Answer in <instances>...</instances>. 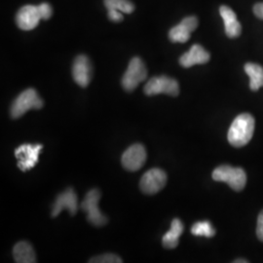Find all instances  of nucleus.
<instances>
[{
  "label": "nucleus",
  "mask_w": 263,
  "mask_h": 263,
  "mask_svg": "<svg viewBox=\"0 0 263 263\" xmlns=\"http://www.w3.org/2000/svg\"><path fill=\"white\" fill-rule=\"evenodd\" d=\"M254 118L249 113L237 116L228 131V141L234 147H243L248 144L254 136Z\"/></svg>",
  "instance_id": "1"
},
{
  "label": "nucleus",
  "mask_w": 263,
  "mask_h": 263,
  "mask_svg": "<svg viewBox=\"0 0 263 263\" xmlns=\"http://www.w3.org/2000/svg\"><path fill=\"white\" fill-rule=\"evenodd\" d=\"M44 105L43 101L38 96L37 92L30 88L24 91L15 99L11 105V116L14 119L22 117L30 109H40Z\"/></svg>",
  "instance_id": "2"
},
{
  "label": "nucleus",
  "mask_w": 263,
  "mask_h": 263,
  "mask_svg": "<svg viewBox=\"0 0 263 263\" xmlns=\"http://www.w3.org/2000/svg\"><path fill=\"white\" fill-rule=\"evenodd\" d=\"M213 179L226 182L235 191H242L247 183V175L242 168H234L229 165H221L213 172Z\"/></svg>",
  "instance_id": "3"
},
{
  "label": "nucleus",
  "mask_w": 263,
  "mask_h": 263,
  "mask_svg": "<svg viewBox=\"0 0 263 263\" xmlns=\"http://www.w3.org/2000/svg\"><path fill=\"white\" fill-rule=\"evenodd\" d=\"M101 198V193L99 189H91L85 195L84 200L82 201L80 208L84 211L87 215V220L97 227L104 226L107 223L106 216L102 214L99 209V201Z\"/></svg>",
  "instance_id": "4"
},
{
  "label": "nucleus",
  "mask_w": 263,
  "mask_h": 263,
  "mask_svg": "<svg viewBox=\"0 0 263 263\" xmlns=\"http://www.w3.org/2000/svg\"><path fill=\"white\" fill-rule=\"evenodd\" d=\"M147 77V69L141 58L135 57L129 63L128 68L122 77L123 88L127 92L134 91Z\"/></svg>",
  "instance_id": "5"
},
{
  "label": "nucleus",
  "mask_w": 263,
  "mask_h": 263,
  "mask_svg": "<svg viewBox=\"0 0 263 263\" xmlns=\"http://www.w3.org/2000/svg\"><path fill=\"white\" fill-rule=\"evenodd\" d=\"M143 92L147 96L166 94L177 97L179 94V83L168 76H155L145 84Z\"/></svg>",
  "instance_id": "6"
},
{
  "label": "nucleus",
  "mask_w": 263,
  "mask_h": 263,
  "mask_svg": "<svg viewBox=\"0 0 263 263\" xmlns=\"http://www.w3.org/2000/svg\"><path fill=\"white\" fill-rule=\"evenodd\" d=\"M167 183V175L163 170L154 168L147 171L141 179L140 187L145 194H156L165 187Z\"/></svg>",
  "instance_id": "7"
},
{
  "label": "nucleus",
  "mask_w": 263,
  "mask_h": 263,
  "mask_svg": "<svg viewBox=\"0 0 263 263\" xmlns=\"http://www.w3.org/2000/svg\"><path fill=\"white\" fill-rule=\"evenodd\" d=\"M43 148L42 144H22L15 151L18 168L23 172L32 169L38 162V156Z\"/></svg>",
  "instance_id": "8"
},
{
  "label": "nucleus",
  "mask_w": 263,
  "mask_h": 263,
  "mask_svg": "<svg viewBox=\"0 0 263 263\" xmlns=\"http://www.w3.org/2000/svg\"><path fill=\"white\" fill-rule=\"evenodd\" d=\"M123 167L130 172L141 169L146 161V151L141 143H136L130 146L123 153Z\"/></svg>",
  "instance_id": "9"
},
{
  "label": "nucleus",
  "mask_w": 263,
  "mask_h": 263,
  "mask_svg": "<svg viewBox=\"0 0 263 263\" xmlns=\"http://www.w3.org/2000/svg\"><path fill=\"white\" fill-rule=\"evenodd\" d=\"M65 209L68 210L71 216H76L78 211V199L72 188H67L64 192L58 195L52 206L51 215L53 217H56Z\"/></svg>",
  "instance_id": "10"
},
{
  "label": "nucleus",
  "mask_w": 263,
  "mask_h": 263,
  "mask_svg": "<svg viewBox=\"0 0 263 263\" xmlns=\"http://www.w3.org/2000/svg\"><path fill=\"white\" fill-rule=\"evenodd\" d=\"M198 19L195 16H189L182 20L178 26L171 28L169 38L175 43H185L190 38L191 33L197 28Z\"/></svg>",
  "instance_id": "11"
},
{
  "label": "nucleus",
  "mask_w": 263,
  "mask_h": 263,
  "mask_svg": "<svg viewBox=\"0 0 263 263\" xmlns=\"http://www.w3.org/2000/svg\"><path fill=\"white\" fill-rule=\"evenodd\" d=\"M72 77L77 84L85 88L91 82L92 66L85 55L76 57L72 65Z\"/></svg>",
  "instance_id": "12"
},
{
  "label": "nucleus",
  "mask_w": 263,
  "mask_h": 263,
  "mask_svg": "<svg viewBox=\"0 0 263 263\" xmlns=\"http://www.w3.org/2000/svg\"><path fill=\"white\" fill-rule=\"evenodd\" d=\"M41 19L38 6L26 5L18 11L16 15L17 26L23 30H31L36 28Z\"/></svg>",
  "instance_id": "13"
},
{
  "label": "nucleus",
  "mask_w": 263,
  "mask_h": 263,
  "mask_svg": "<svg viewBox=\"0 0 263 263\" xmlns=\"http://www.w3.org/2000/svg\"><path fill=\"white\" fill-rule=\"evenodd\" d=\"M211 59L210 53L199 44H195L190 50L179 58L180 66L188 68L195 65H204Z\"/></svg>",
  "instance_id": "14"
},
{
  "label": "nucleus",
  "mask_w": 263,
  "mask_h": 263,
  "mask_svg": "<svg viewBox=\"0 0 263 263\" xmlns=\"http://www.w3.org/2000/svg\"><path fill=\"white\" fill-rule=\"evenodd\" d=\"M221 18L224 21L226 35L229 38H236L240 36L242 32V27L240 22L237 19L235 12L230 7L222 5L219 8Z\"/></svg>",
  "instance_id": "15"
},
{
  "label": "nucleus",
  "mask_w": 263,
  "mask_h": 263,
  "mask_svg": "<svg viewBox=\"0 0 263 263\" xmlns=\"http://www.w3.org/2000/svg\"><path fill=\"white\" fill-rule=\"evenodd\" d=\"M183 224L179 218H175L172 221L171 229L163 236L162 238V244L166 249H176L179 245V238L183 232Z\"/></svg>",
  "instance_id": "16"
},
{
  "label": "nucleus",
  "mask_w": 263,
  "mask_h": 263,
  "mask_svg": "<svg viewBox=\"0 0 263 263\" xmlns=\"http://www.w3.org/2000/svg\"><path fill=\"white\" fill-rule=\"evenodd\" d=\"M13 256L18 263L36 262V255L33 248L28 242H19L13 249Z\"/></svg>",
  "instance_id": "17"
},
{
  "label": "nucleus",
  "mask_w": 263,
  "mask_h": 263,
  "mask_svg": "<svg viewBox=\"0 0 263 263\" xmlns=\"http://www.w3.org/2000/svg\"><path fill=\"white\" fill-rule=\"evenodd\" d=\"M245 71L250 76V88L252 91H257L263 87V67L257 64L248 63L245 65Z\"/></svg>",
  "instance_id": "18"
},
{
  "label": "nucleus",
  "mask_w": 263,
  "mask_h": 263,
  "mask_svg": "<svg viewBox=\"0 0 263 263\" xmlns=\"http://www.w3.org/2000/svg\"><path fill=\"white\" fill-rule=\"evenodd\" d=\"M104 5L107 10H119L126 14H131L135 10V5L130 0H104Z\"/></svg>",
  "instance_id": "19"
},
{
  "label": "nucleus",
  "mask_w": 263,
  "mask_h": 263,
  "mask_svg": "<svg viewBox=\"0 0 263 263\" xmlns=\"http://www.w3.org/2000/svg\"><path fill=\"white\" fill-rule=\"evenodd\" d=\"M191 233L194 236H204L211 238L216 234V230L210 221H199L191 228Z\"/></svg>",
  "instance_id": "20"
},
{
  "label": "nucleus",
  "mask_w": 263,
  "mask_h": 263,
  "mask_svg": "<svg viewBox=\"0 0 263 263\" xmlns=\"http://www.w3.org/2000/svg\"><path fill=\"white\" fill-rule=\"evenodd\" d=\"M91 263H120L123 262L122 259L114 254H105L93 257L89 260Z\"/></svg>",
  "instance_id": "21"
},
{
  "label": "nucleus",
  "mask_w": 263,
  "mask_h": 263,
  "mask_svg": "<svg viewBox=\"0 0 263 263\" xmlns=\"http://www.w3.org/2000/svg\"><path fill=\"white\" fill-rule=\"evenodd\" d=\"M38 10H39L41 19L49 20L52 17L53 9H52V6L47 2H44V3H41L40 5H38Z\"/></svg>",
  "instance_id": "22"
},
{
  "label": "nucleus",
  "mask_w": 263,
  "mask_h": 263,
  "mask_svg": "<svg viewBox=\"0 0 263 263\" xmlns=\"http://www.w3.org/2000/svg\"><path fill=\"white\" fill-rule=\"evenodd\" d=\"M107 15H108V18L110 21H112L114 23H119V22H122L123 16L122 12L119 11V10L116 9H109L107 10Z\"/></svg>",
  "instance_id": "23"
},
{
  "label": "nucleus",
  "mask_w": 263,
  "mask_h": 263,
  "mask_svg": "<svg viewBox=\"0 0 263 263\" xmlns=\"http://www.w3.org/2000/svg\"><path fill=\"white\" fill-rule=\"evenodd\" d=\"M256 235L257 238L263 242V210L260 212L257 217V226H256Z\"/></svg>",
  "instance_id": "24"
},
{
  "label": "nucleus",
  "mask_w": 263,
  "mask_h": 263,
  "mask_svg": "<svg viewBox=\"0 0 263 263\" xmlns=\"http://www.w3.org/2000/svg\"><path fill=\"white\" fill-rule=\"evenodd\" d=\"M254 13L258 19L263 20V2L256 3L254 6Z\"/></svg>",
  "instance_id": "25"
},
{
  "label": "nucleus",
  "mask_w": 263,
  "mask_h": 263,
  "mask_svg": "<svg viewBox=\"0 0 263 263\" xmlns=\"http://www.w3.org/2000/svg\"><path fill=\"white\" fill-rule=\"evenodd\" d=\"M249 262V261H248V260H246V259H244V260H243V259H238V260H235V261H234V263H248Z\"/></svg>",
  "instance_id": "26"
}]
</instances>
